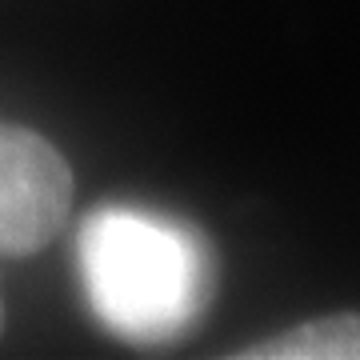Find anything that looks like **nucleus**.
Returning a JSON list of instances; mask_svg holds the SVG:
<instances>
[{
  "instance_id": "1",
  "label": "nucleus",
  "mask_w": 360,
  "mask_h": 360,
  "mask_svg": "<svg viewBox=\"0 0 360 360\" xmlns=\"http://www.w3.org/2000/svg\"><path fill=\"white\" fill-rule=\"evenodd\" d=\"M77 264L96 316L132 345L180 336L212 292L205 236L144 208H92L77 232Z\"/></svg>"
},
{
  "instance_id": "2",
  "label": "nucleus",
  "mask_w": 360,
  "mask_h": 360,
  "mask_svg": "<svg viewBox=\"0 0 360 360\" xmlns=\"http://www.w3.org/2000/svg\"><path fill=\"white\" fill-rule=\"evenodd\" d=\"M72 212V168L65 153L0 120V257H32L49 248Z\"/></svg>"
},
{
  "instance_id": "3",
  "label": "nucleus",
  "mask_w": 360,
  "mask_h": 360,
  "mask_svg": "<svg viewBox=\"0 0 360 360\" xmlns=\"http://www.w3.org/2000/svg\"><path fill=\"white\" fill-rule=\"evenodd\" d=\"M236 360H360V312L316 316L236 352Z\"/></svg>"
},
{
  "instance_id": "4",
  "label": "nucleus",
  "mask_w": 360,
  "mask_h": 360,
  "mask_svg": "<svg viewBox=\"0 0 360 360\" xmlns=\"http://www.w3.org/2000/svg\"><path fill=\"white\" fill-rule=\"evenodd\" d=\"M0 333H4V292H0Z\"/></svg>"
}]
</instances>
